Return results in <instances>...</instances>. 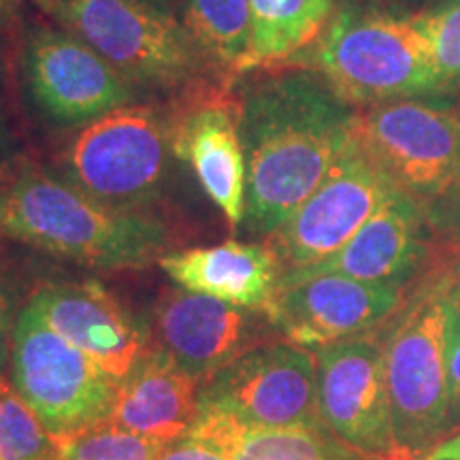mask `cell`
I'll return each instance as SVG.
<instances>
[{"instance_id": "5", "label": "cell", "mask_w": 460, "mask_h": 460, "mask_svg": "<svg viewBox=\"0 0 460 460\" xmlns=\"http://www.w3.org/2000/svg\"><path fill=\"white\" fill-rule=\"evenodd\" d=\"M315 43L318 73L354 107L413 99L446 85L413 17L348 9Z\"/></svg>"}, {"instance_id": "19", "label": "cell", "mask_w": 460, "mask_h": 460, "mask_svg": "<svg viewBox=\"0 0 460 460\" xmlns=\"http://www.w3.org/2000/svg\"><path fill=\"white\" fill-rule=\"evenodd\" d=\"M199 413V377L163 349L146 352L119 379L109 422L130 433L172 441L188 433Z\"/></svg>"}, {"instance_id": "33", "label": "cell", "mask_w": 460, "mask_h": 460, "mask_svg": "<svg viewBox=\"0 0 460 460\" xmlns=\"http://www.w3.org/2000/svg\"><path fill=\"white\" fill-rule=\"evenodd\" d=\"M39 9L48 11V13L58 17V9H60V0H32Z\"/></svg>"}, {"instance_id": "6", "label": "cell", "mask_w": 460, "mask_h": 460, "mask_svg": "<svg viewBox=\"0 0 460 460\" xmlns=\"http://www.w3.org/2000/svg\"><path fill=\"white\" fill-rule=\"evenodd\" d=\"M172 154L171 115L128 105L85 126L66 149L68 183L99 203L143 211L163 190Z\"/></svg>"}, {"instance_id": "24", "label": "cell", "mask_w": 460, "mask_h": 460, "mask_svg": "<svg viewBox=\"0 0 460 460\" xmlns=\"http://www.w3.org/2000/svg\"><path fill=\"white\" fill-rule=\"evenodd\" d=\"M60 460H156L169 441L124 430L109 420L54 437Z\"/></svg>"}, {"instance_id": "11", "label": "cell", "mask_w": 460, "mask_h": 460, "mask_svg": "<svg viewBox=\"0 0 460 460\" xmlns=\"http://www.w3.org/2000/svg\"><path fill=\"white\" fill-rule=\"evenodd\" d=\"M199 401L234 413L252 430L322 429L318 365L286 343L247 349L207 379Z\"/></svg>"}, {"instance_id": "9", "label": "cell", "mask_w": 460, "mask_h": 460, "mask_svg": "<svg viewBox=\"0 0 460 460\" xmlns=\"http://www.w3.org/2000/svg\"><path fill=\"white\" fill-rule=\"evenodd\" d=\"M22 79L28 99L58 126H88L135 105L139 90L77 37L39 26L26 34Z\"/></svg>"}, {"instance_id": "29", "label": "cell", "mask_w": 460, "mask_h": 460, "mask_svg": "<svg viewBox=\"0 0 460 460\" xmlns=\"http://www.w3.org/2000/svg\"><path fill=\"white\" fill-rule=\"evenodd\" d=\"M11 349H13V332H11L9 322V301L0 290V379L4 377V367H7Z\"/></svg>"}, {"instance_id": "12", "label": "cell", "mask_w": 460, "mask_h": 460, "mask_svg": "<svg viewBox=\"0 0 460 460\" xmlns=\"http://www.w3.org/2000/svg\"><path fill=\"white\" fill-rule=\"evenodd\" d=\"M318 407L324 429L369 460H413L396 446L384 343L356 335L315 354Z\"/></svg>"}, {"instance_id": "34", "label": "cell", "mask_w": 460, "mask_h": 460, "mask_svg": "<svg viewBox=\"0 0 460 460\" xmlns=\"http://www.w3.org/2000/svg\"><path fill=\"white\" fill-rule=\"evenodd\" d=\"M450 298H452V303L456 305V307L460 309V269L456 273H454V278H452V286H450Z\"/></svg>"}, {"instance_id": "30", "label": "cell", "mask_w": 460, "mask_h": 460, "mask_svg": "<svg viewBox=\"0 0 460 460\" xmlns=\"http://www.w3.org/2000/svg\"><path fill=\"white\" fill-rule=\"evenodd\" d=\"M20 22V0H0V43L15 37Z\"/></svg>"}, {"instance_id": "21", "label": "cell", "mask_w": 460, "mask_h": 460, "mask_svg": "<svg viewBox=\"0 0 460 460\" xmlns=\"http://www.w3.org/2000/svg\"><path fill=\"white\" fill-rule=\"evenodd\" d=\"M250 7L252 68H271L318 41L332 0H250Z\"/></svg>"}, {"instance_id": "14", "label": "cell", "mask_w": 460, "mask_h": 460, "mask_svg": "<svg viewBox=\"0 0 460 460\" xmlns=\"http://www.w3.org/2000/svg\"><path fill=\"white\" fill-rule=\"evenodd\" d=\"M405 288L318 275L278 286L267 305L269 320L298 348H324L376 329L401 312Z\"/></svg>"}, {"instance_id": "23", "label": "cell", "mask_w": 460, "mask_h": 460, "mask_svg": "<svg viewBox=\"0 0 460 460\" xmlns=\"http://www.w3.org/2000/svg\"><path fill=\"white\" fill-rule=\"evenodd\" d=\"M0 460H60L54 437L7 377L0 379Z\"/></svg>"}, {"instance_id": "27", "label": "cell", "mask_w": 460, "mask_h": 460, "mask_svg": "<svg viewBox=\"0 0 460 460\" xmlns=\"http://www.w3.org/2000/svg\"><path fill=\"white\" fill-rule=\"evenodd\" d=\"M447 402L450 430L456 433L460 429V309L454 303L447 320Z\"/></svg>"}, {"instance_id": "10", "label": "cell", "mask_w": 460, "mask_h": 460, "mask_svg": "<svg viewBox=\"0 0 460 460\" xmlns=\"http://www.w3.org/2000/svg\"><path fill=\"white\" fill-rule=\"evenodd\" d=\"M394 188L358 141L349 139L312 197L275 230L267 243L281 273L312 267L335 254L384 205Z\"/></svg>"}, {"instance_id": "16", "label": "cell", "mask_w": 460, "mask_h": 460, "mask_svg": "<svg viewBox=\"0 0 460 460\" xmlns=\"http://www.w3.org/2000/svg\"><path fill=\"white\" fill-rule=\"evenodd\" d=\"M28 307L118 382L146 354L141 331L99 281L48 284Z\"/></svg>"}, {"instance_id": "13", "label": "cell", "mask_w": 460, "mask_h": 460, "mask_svg": "<svg viewBox=\"0 0 460 460\" xmlns=\"http://www.w3.org/2000/svg\"><path fill=\"white\" fill-rule=\"evenodd\" d=\"M226 82L180 96L171 115L175 158L186 160L226 220L243 222L247 164L239 137V101Z\"/></svg>"}, {"instance_id": "35", "label": "cell", "mask_w": 460, "mask_h": 460, "mask_svg": "<svg viewBox=\"0 0 460 460\" xmlns=\"http://www.w3.org/2000/svg\"><path fill=\"white\" fill-rule=\"evenodd\" d=\"M0 183H3V172H0Z\"/></svg>"}, {"instance_id": "15", "label": "cell", "mask_w": 460, "mask_h": 460, "mask_svg": "<svg viewBox=\"0 0 460 460\" xmlns=\"http://www.w3.org/2000/svg\"><path fill=\"white\" fill-rule=\"evenodd\" d=\"M427 228L422 207L394 190L335 254L312 267L284 271L278 286L318 275H343L358 281L407 288L429 254Z\"/></svg>"}, {"instance_id": "22", "label": "cell", "mask_w": 460, "mask_h": 460, "mask_svg": "<svg viewBox=\"0 0 460 460\" xmlns=\"http://www.w3.org/2000/svg\"><path fill=\"white\" fill-rule=\"evenodd\" d=\"M234 460H369L322 429L254 430Z\"/></svg>"}, {"instance_id": "32", "label": "cell", "mask_w": 460, "mask_h": 460, "mask_svg": "<svg viewBox=\"0 0 460 460\" xmlns=\"http://www.w3.org/2000/svg\"><path fill=\"white\" fill-rule=\"evenodd\" d=\"M141 3H146L147 7L160 11V13L175 17V9H172V0H141Z\"/></svg>"}, {"instance_id": "17", "label": "cell", "mask_w": 460, "mask_h": 460, "mask_svg": "<svg viewBox=\"0 0 460 460\" xmlns=\"http://www.w3.org/2000/svg\"><path fill=\"white\" fill-rule=\"evenodd\" d=\"M154 331L158 349L194 377L209 379L247 352L245 314L199 292H166L156 307Z\"/></svg>"}, {"instance_id": "8", "label": "cell", "mask_w": 460, "mask_h": 460, "mask_svg": "<svg viewBox=\"0 0 460 460\" xmlns=\"http://www.w3.org/2000/svg\"><path fill=\"white\" fill-rule=\"evenodd\" d=\"M13 386L51 437L109 418L119 382L26 307L13 329Z\"/></svg>"}, {"instance_id": "31", "label": "cell", "mask_w": 460, "mask_h": 460, "mask_svg": "<svg viewBox=\"0 0 460 460\" xmlns=\"http://www.w3.org/2000/svg\"><path fill=\"white\" fill-rule=\"evenodd\" d=\"M422 460H460V430L441 439Z\"/></svg>"}, {"instance_id": "7", "label": "cell", "mask_w": 460, "mask_h": 460, "mask_svg": "<svg viewBox=\"0 0 460 460\" xmlns=\"http://www.w3.org/2000/svg\"><path fill=\"white\" fill-rule=\"evenodd\" d=\"M354 139L396 192L427 209L460 172V111L413 99L356 111Z\"/></svg>"}, {"instance_id": "18", "label": "cell", "mask_w": 460, "mask_h": 460, "mask_svg": "<svg viewBox=\"0 0 460 460\" xmlns=\"http://www.w3.org/2000/svg\"><path fill=\"white\" fill-rule=\"evenodd\" d=\"M158 264L183 290L243 309H267L281 278V264L269 243L226 241L166 254Z\"/></svg>"}, {"instance_id": "28", "label": "cell", "mask_w": 460, "mask_h": 460, "mask_svg": "<svg viewBox=\"0 0 460 460\" xmlns=\"http://www.w3.org/2000/svg\"><path fill=\"white\" fill-rule=\"evenodd\" d=\"M156 460H234L226 452L194 439L190 435H181L180 439H172L166 444L163 454Z\"/></svg>"}, {"instance_id": "2", "label": "cell", "mask_w": 460, "mask_h": 460, "mask_svg": "<svg viewBox=\"0 0 460 460\" xmlns=\"http://www.w3.org/2000/svg\"><path fill=\"white\" fill-rule=\"evenodd\" d=\"M0 233L96 269H139L166 256L171 233L146 211L113 209L24 164L0 186Z\"/></svg>"}, {"instance_id": "20", "label": "cell", "mask_w": 460, "mask_h": 460, "mask_svg": "<svg viewBox=\"0 0 460 460\" xmlns=\"http://www.w3.org/2000/svg\"><path fill=\"white\" fill-rule=\"evenodd\" d=\"M180 24L203 51L209 66L234 84L252 68L250 0H172Z\"/></svg>"}, {"instance_id": "25", "label": "cell", "mask_w": 460, "mask_h": 460, "mask_svg": "<svg viewBox=\"0 0 460 460\" xmlns=\"http://www.w3.org/2000/svg\"><path fill=\"white\" fill-rule=\"evenodd\" d=\"M427 39L430 58L444 82L460 77V0H444L413 17Z\"/></svg>"}, {"instance_id": "1", "label": "cell", "mask_w": 460, "mask_h": 460, "mask_svg": "<svg viewBox=\"0 0 460 460\" xmlns=\"http://www.w3.org/2000/svg\"><path fill=\"white\" fill-rule=\"evenodd\" d=\"M237 101L247 164L243 222L250 233L271 237L341 156L358 109L314 71L250 79Z\"/></svg>"}, {"instance_id": "4", "label": "cell", "mask_w": 460, "mask_h": 460, "mask_svg": "<svg viewBox=\"0 0 460 460\" xmlns=\"http://www.w3.org/2000/svg\"><path fill=\"white\" fill-rule=\"evenodd\" d=\"M58 20L137 90L186 96L226 82L209 66L177 17L160 13L141 0H60Z\"/></svg>"}, {"instance_id": "26", "label": "cell", "mask_w": 460, "mask_h": 460, "mask_svg": "<svg viewBox=\"0 0 460 460\" xmlns=\"http://www.w3.org/2000/svg\"><path fill=\"white\" fill-rule=\"evenodd\" d=\"M429 228L437 239L446 241L452 252L460 250V172L450 186L424 209Z\"/></svg>"}, {"instance_id": "3", "label": "cell", "mask_w": 460, "mask_h": 460, "mask_svg": "<svg viewBox=\"0 0 460 460\" xmlns=\"http://www.w3.org/2000/svg\"><path fill=\"white\" fill-rule=\"evenodd\" d=\"M454 273H441L401 309L384 339V371L396 446L422 460L450 430L447 320Z\"/></svg>"}]
</instances>
